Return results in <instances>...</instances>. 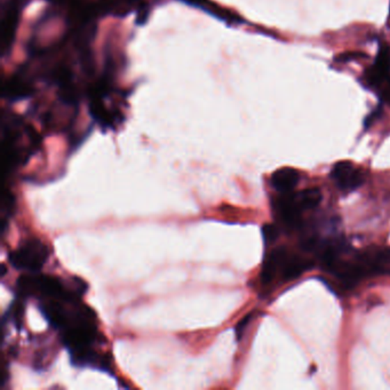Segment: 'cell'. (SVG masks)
<instances>
[{
  "instance_id": "1",
  "label": "cell",
  "mask_w": 390,
  "mask_h": 390,
  "mask_svg": "<svg viewBox=\"0 0 390 390\" xmlns=\"http://www.w3.org/2000/svg\"><path fill=\"white\" fill-rule=\"evenodd\" d=\"M70 291H86V285L81 279L65 281L55 276L30 272L19 277L15 284L16 297L48 300L61 297Z\"/></svg>"
},
{
  "instance_id": "2",
  "label": "cell",
  "mask_w": 390,
  "mask_h": 390,
  "mask_svg": "<svg viewBox=\"0 0 390 390\" xmlns=\"http://www.w3.org/2000/svg\"><path fill=\"white\" fill-rule=\"evenodd\" d=\"M49 258L47 245L39 238H29L8 254L13 268L20 272H38Z\"/></svg>"
},
{
  "instance_id": "3",
  "label": "cell",
  "mask_w": 390,
  "mask_h": 390,
  "mask_svg": "<svg viewBox=\"0 0 390 390\" xmlns=\"http://www.w3.org/2000/svg\"><path fill=\"white\" fill-rule=\"evenodd\" d=\"M331 178L343 192H354L364 183V176L350 162H339L333 166Z\"/></svg>"
},
{
  "instance_id": "4",
  "label": "cell",
  "mask_w": 390,
  "mask_h": 390,
  "mask_svg": "<svg viewBox=\"0 0 390 390\" xmlns=\"http://www.w3.org/2000/svg\"><path fill=\"white\" fill-rule=\"evenodd\" d=\"M277 210L281 220L290 227H297L300 224L302 210L297 204L295 194L288 195V192H284V195L277 201Z\"/></svg>"
},
{
  "instance_id": "5",
  "label": "cell",
  "mask_w": 390,
  "mask_h": 390,
  "mask_svg": "<svg viewBox=\"0 0 390 390\" xmlns=\"http://www.w3.org/2000/svg\"><path fill=\"white\" fill-rule=\"evenodd\" d=\"M286 258H288V251L285 250L284 247H277L269 253L261 269L263 284H270L274 281L279 269L283 268Z\"/></svg>"
},
{
  "instance_id": "6",
  "label": "cell",
  "mask_w": 390,
  "mask_h": 390,
  "mask_svg": "<svg viewBox=\"0 0 390 390\" xmlns=\"http://www.w3.org/2000/svg\"><path fill=\"white\" fill-rule=\"evenodd\" d=\"M299 173L291 167H283L272 176V186L279 192H290L299 183Z\"/></svg>"
},
{
  "instance_id": "7",
  "label": "cell",
  "mask_w": 390,
  "mask_h": 390,
  "mask_svg": "<svg viewBox=\"0 0 390 390\" xmlns=\"http://www.w3.org/2000/svg\"><path fill=\"white\" fill-rule=\"evenodd\" d=\"M368 265L373 274H386L390 276V247L365 253Z\"/></svg>"
},
{
  "instance_id": "8",
  "label": "cell",
  "mask_w": 390,
  "mask_h": 390,
  "mask_svg": "<svg viewBox=\"0 0 390 390\" xmlns=\"http://www.w3.org/2000/svg\"><path fill=\"white\" fill-rule=\"evenodd\" d=\"M311 267L307 260L302 259L300 256H291L286 258L283 265V279L285 281H293L299 276L302 275Z\"/></svg>"
},
{
  "instance_id": "9",
  "label": "cell",
  "mask_w": 390,
  "mask_h": 390,
  "mask_svg": "<svg viewBox=\"0 0 390 390\" xmlns=\"http://www.w3.org/2000/svg\"><path fill=\"white\" fill-rule=\"evenodd\" d=\"M297 204L301 210H313L322 202V192L318 188H309L295 194Z\"/></svg>"
},
{
  "instance_id": "10",
  "label": "cell",
  "mask_w": 390,
  "mask_h": 390,
  "mask_svg": "<svg viewBox=\"0 0 390 390\" xmlns=\"http://www.w3.org/2000/svg\"><path fill=\"white\" fill-rule=\"evenodd\" d=\"M263 236L265 244L274 243L279 236V228L275 224H265L263 227Z\"/></svg>"
},
{
  "instance_id": "11",
  "label": "cell",
  "mask_w": 390,
  "mask_h": 390,
  "mask_svg": "<svg viewBox=\"0 0 390 390\" xmlns=\"http://www.w3.org/2000/svg\"><path fill=\"white\" fill-rule=\"evenodd\" d=\"M253 315L254 313H251L247 315V316L244 317L243 320H240V323L237 324L236 327V336L237 339L240 340L242 339V336H243L244 331L247 329V325L250 324L251 320H252Z\"/></svg>"
},
{
  "instance_id": "12",
  "label": "cell",
  "mask_w": 390,
  "mask_h": 390,
  "mask_svg": "<svg viewBox=\"0 0 390 390\" xmlns=\"http://www.w3.org/2000/svg\"><path fill=\"white\" fill-rule=\"evenodd\" d=\"M361 58H365V54H363V53H355V52H350V53H345V54L340 55L339 58H336V61L347 62Z\"/></svg>"
}]
</instances>
